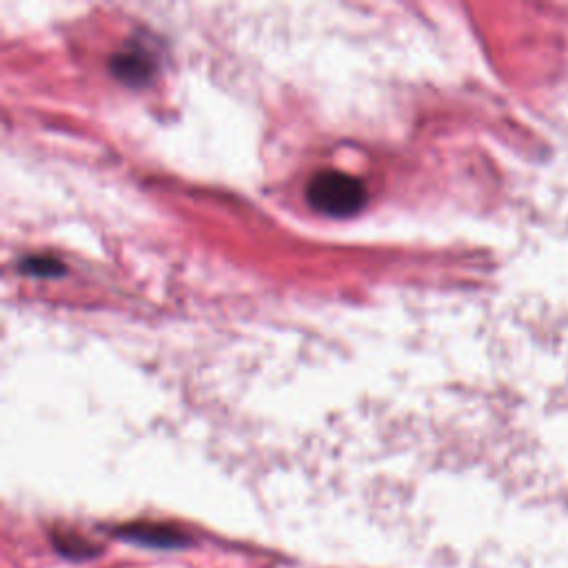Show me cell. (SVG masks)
I'll use <instances>...</instances> for the list:
<instances>
[{"instance_id":"2","label":"cell","mask_w":568,"mask_h":568,"mask_svg":"<svg viewBox=\"0 0 568 568\" xmlns=\"http://www.w3.org/2000/svg\"><path fill=\"white\" fill-rule=\"evenodd\" d=\"M109 535L120 542L142 546V549L154 551H185L196 544L194 535L187 529L171 522H154V520H138L116 524L109 529Z\"/></svg>"},{"instance_id":"5","label":"cell","mask_w":568,"mask_h":568,"mask_svg":"<svg viewBox=\"0 0 568 568\" xmlns=\"http://www.w3.org/2000/svg\"><path fill=\"white\" fill-rule=\"evenodd\" d=\"M23 269L27 273H34V276H56L60 271V265L52 258H32L25 262Z\"/></svg>"},{"instance_id":"3","label":"cell","mask_w":568,"mask_h":568,"mask_svg":"<svg viewBox=\"0 0 568 568\" xmlns=\"http://www.w3.org/2000/svg\"><path fill=\"white\" fill-rule=\"evenodd\" d=\"M49 542H52L54 551L69 562H91L103 555V546L71 529H52L49 531Z\"/></svg>"},{"instance_id":"4","label":"cell","mask_w":568,"mask_h":568,"mask_svg":"<svg viewBox=\"0 0 568 568\" xmlns=\"http://www.w3.org/2000/svg\"><path fill=\"white\" fill-rule=\"evenodd\" d=\"M114 71L127 83H140L151 74V65L147 63L145 54H123L114 60Z\"/></svg>"},{"instance_id":"1","label":"cell","mask_w":568,"mask_h":568,"mask_svg":"<svg viewBox=\"0 0 568 568\" xmlns=\"http://www.w3.org/2000/svg\"><path fill=\"white\" fill-rule=\"evenodd\" d=\"M309 205L324 216L347 218L358 213L367 202L364 182L342 171H320L307 187Z\"/></svg>"}]
</instances>
